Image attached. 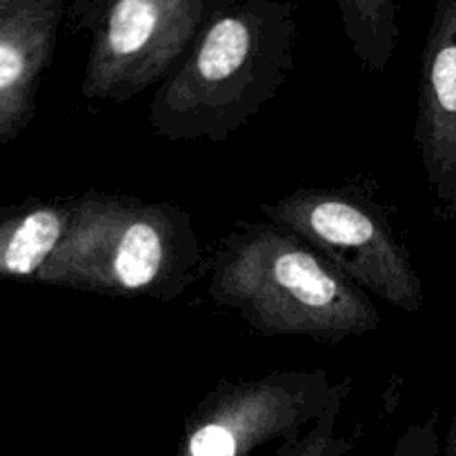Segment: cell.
I'll list each match as a JSON object with an SVG mask.
<instances>
[{
	"label": "cell",
	"instance_id": "obj_1",
	"mask_svg": "<svg viewBox=\"0 0 456 456\" xmlns=\"http://www.w3.org/2000/svg\"><path fill=\"white\" fill-rule=\"evenodd\" d=\"M208 292L263 337L341 343L374 332L381 312L310 243L276 223L236 221L208 263Z\"/></svg>",
	"mask_w": 456,
	"mask_h": 456
},
{
	"label": "cell",
	"instance_id": "obj_2",
	"mask_svg": "<svg viewBox=\"0 0 456 456\" xmlns=\"http://www.w3.org/2000/svg\"><path fill=\"white\" fill-rule=\"evenodd\" d=\"M294 38L292 0H239L156 87L147 123L167 141L225 142L281 92Z\"/></svg>",
	"mask_w": 456,
	"mask_h": 456
},
{
	"label": "cell",
	"instance_id": "obj_3",
	"mask_svg": "<svg viewBox=\"0 0 456 456\" xmlns=\"http://www.w3.org/2000/svg\"><path fill=\"white\" fill-rule=\"evenodd\" d=\"M205 265L194 218L118 191L74 194V216L34 283L172 303Z\"/></svg>",
	"mask_w": 456,
	"mask_h": 456
},
{
	"label": "cell",
	"instance_id": "obj_4",
	"mask_svg": "<svg viewBox=\"0 0 456 456\" xmlns=\"http://www.w3.org/2000/svg\"><path fill=\"white\" fill-rule=\"evenodd\" d=\"M258 209L368 294L403 312H419L426 303L421 276L390 212L361 187H301Z\"/></svg>",
	"mask_w": 456,
	"mask_h": 456
},
{
	"label": "cell",
	"instance_id": "obj_5",
	"mask_svg": "<svg viewBox=\"0 0 456 456\" xmlns=\"http://www.w3.org/2000/svg\"><path fill=\"white\" fill-rule=\"evenodd\" d=\"M239 0H114L94 29L80 94L87 101H132L159 87L196 40Z\"/></svg>",
	"mask_w": 456,
	"mask_h": 456
},
{
	"label": "cell",
	"instance_id": "obj_6",
	"mask_svg": "<svg viewBox=\"0 0 456 456\" xmlns=\"http://www.w3.org/2000/svg\"><path fill=\"white\" fill-rule=\"evenodd\" d=\"M338 390L321 368L218 383L187 414L176 456H252L272 441L292 444Z\"/></svg>",
	"mask_w": 456,
	"mask_h": 456
},
{
	"label": "cell",
	"instance_id": "obj_7",
	"mask_svg": "<svg viewBox=\"0 0 456 456\" xmlns=\"http://www.w3.org/2000/svg\"><path fill=\"white\" fill-rule=\"evenodd\" d=\"M417 141L436 221L456 218V0H436L421 52Z\"/></svg>",
	"mask_w": 456,
	"mask_h": 456
},
{
	"label": "cell",
	"instance_id": "obj_8",
	"mask_svg": "<svg viewBox=\"0 0 456 456\" xmlns=\"http://www.w3.org/2000/svg\"><path fill=\"white\" fill-rule=\"evenodd\" d=\"M71 0H27L0 13V142L16 141L36 114L40 80Z\"/></svg>",
	"mask_w": 456,
	"mask_h": 456
},
{
	"label": "cell",
	"instance_id": "obj_9",
	"mask_svg": "<svg viewBox=\"0 0 456 456\" xmlns=\"http://www.w3.org/2000/svg\"><path fill=\"white\" fill-rule=\"evenodd\" d=\"M71 216L74 196L31 199L7 209L0 223V274L36 281L65 240Z\"/></svg>",
	"mask_w": 456,
	"mask_h": 456
},
{
	"label": "cell",
	"instance_id": "obj_10",
	"mask_svg": "<svg viewBox=\"0 0 456 456\" xmlns=\"http://www.w3.org/2000/svg\"><path fill=\"white\" fill-rule=\"evenodd\" d=\"M338 13L356 61L368 71L386 69L399 43V0H338Z\"/></svg>",
	"mask_w": 456,
	"mask_h": 456
},
{
	"label": "cell",
	"instance_id": "obj_11",
	"mask_svg": "<svg viewBox=\"0 0 456 456\" xmlns=\"http://www.w3.org/2000/svg\"><path fill=\"white\" fill-rule=\"evenodd\" d=\"M352 392V379H341V390L334 396L323 414L312 423L310 430L301 439L292 444H281L274 456H350L361 439V428L350 435L338 432V419H341L343 405Z\"/></svg>",
	"mask_w": 456,
	"mask_h": 456
},
{
	"label": "cell",
	"instance_id": "obj_12",
	"mask_svg": "<svg viewBox=\"0 0 456 456\" xmlns=\"http://www.w3.org/2000/svg\"><path fill=\"white\" fill-rule=\"evenodd\" d=\"M441 436H439V419L432 414L428 421L412 423L405 428L403 435L396 439L390 456H439Z\"/></svg>",
	"mask_w": 456,
	"mask_h": 456
},
{
	"label": "cell",
	"instance_id": "obj_13",
	"mask_svg": "<svg viewBox=\"0 0 456 456\" xmlns=\"http://www.w3.org/2000/svg\"><path fill=\"white\" fill-rule=\"evenodd\" d=\"M111 3L114 0H71L69 9H67V20H69L71 29L94 34Z\"/></svg>",
	"mask_w": 456,
	"mask_h": 456
},
{
	"label": "cell",
	"instance_id": "obj_14",
	"mask_svg": "<svg viewBox=\"0 0 456 456\" xmlns=\"http://www.w3.org/2000/svg\"><path fill=\"white\" fill-rule=\"evenodd\" d=\"M445 456H456V414L450 421L448 435H445Z\"/></svg>",
	"mask_w": 456,
	"mask_h": 456
},
{
	"label": "cell",
	"instance_id": "obj_15",
	"mask_svg": "<svg viewBox=\"0 0 456 456\" xmlns=\"http://www.w3.org/2000/svg\"><path fill=\"white\" fill-rule=\"evenodd\" d=\"M27 0H0V13L9 12V9H16L20 7V4H25Z\"/></svg>",
	"mask_w": 456,
	"mask_h": 456
}]
</instances>
